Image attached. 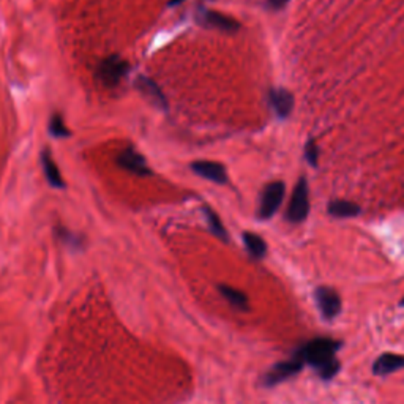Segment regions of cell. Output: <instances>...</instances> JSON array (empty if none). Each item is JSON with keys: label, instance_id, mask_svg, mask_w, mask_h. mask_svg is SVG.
<instances>
[{"label": "cell", "instance_id": "cell-1", "mask_svg": "<svg viewBox=\"0 0 404 404\" xmlns=\"http://www.w3.org/2000/svg\"><path fill=\"white\" fill-rule=\"evenodd\" d=\"M341 346V341L334 340V338L317 336L301 344L292 355L315 370L322 381H330L341 370V362L336 358V353Z\"/></svg>", "mask_w": 404, "mask_h": 404}, {"label": "cell", "instance_id": "cell-2", "mask_svg": "<svg viewBox=\"0 0 404 404\" xmlns=\"http://www.w3.org/2000/svg\"><path fill=\"white\" fill-rule=\"evenodd\" d=\"M310 213V190H308V182L305 177L298 179V182L292 190L291 202L288 206V210H286V220L289 223H302L306 218H308Z\"/></svg>", "mask_w": 404, "mask_h": 404}, {"label": "cell", "instance_id": "cell-3", "mask_svg": "<svg viewBox=\"0 0 404 404\" xmlns=\"http://www.w3.org/2000/svg\"><path fill=\"white\" fill-rule=\"evenodd\" d=\"M130 70L128 62L123 61L119 56H109L99 63L96 67V80H99L104 87L113 89L120 84L123 77L127 76Z\"/></svg>", "mask_w": 404, "mask_h": 404}, {"label": "cell", "instance_id": "cell-4", "mask_svg": "<svg viewBox=\"0 0 404 404\" xmlns=\"http://www.w3.org/2000/svg\"><path fill=\"white\" fill-rule=\"evenodd\" d=\"M305 368V365L298 360L297 357L291 355V358H286L273 365V367L267 371L263 377V384L265 387H275L278 384L291 379V377L297 376Z\"/></svg>", "mask_w": 404, "mask_h": 404}, {"label": "cell", "instance_id": "cell-5", "mask_svg": "<svg viewBox=\"0 0 404 404\" xmlns=\"http://www.w3.org/2000/svg\"><path fill=\"white\" fill-rule=\"evenodd\" d=\"M286 187L283 182H272V184L267 185L263 194H260V204H259V218L260 220H269L273 215L278 212L279 206L284 199Z\"/></svg>", "mask_w": 404, "mask_h": 404}, {"label": "cell", "instance_id": "cell-6", "mask_svg": "<svg viewBox=\"0 0 404 404\" xmlns=\"http://www.w3.org/2000/svg\"><path fill=\"white\" fill-rule=\"evenodd\" d=\"M315 301L325 321H334L341 313V297L330 286H317L315 289Z\"/></svg>", "mask_w": 404, "mask_h": 404}, {"label": "cell", "instance_id": "cell-7", "mask_svg": "<svg viewBox=\"0 0 404 404\" xmlns=\"http://www.w3.org/2000/svg\"><path fill=\"white\" fill-rule=\"evenodd\" d=\"M196 21L207 29H217L223 32H236L240 29V24L231 16H226L223 13L201 8L196 15Z\"/></svg>", "mask_w": 404, "mask_h": 404}, {"label": "cell", "instance_id": "cell-8", "mask_svg": "<svg viewBox=\"0 0 404 404\" xmlns=\"http://www.w3.org/2000/svg\"><path fill=\"white\" fill-rule=\"evenodd\" d=\"M117 165L134 175H141V177L152 174V169L149 168L144 156L133 147L125 149V151L117 156Z\"/></svg>", "mask_w": 404, "mask_h": 404}, {"label": "cell", "instance_id": "cell-9", "mask_svg": "<svg viewBox=\"0 0 404 404\" xmlns=\"http://www.w3.org/2000/svg\"><path fill=\"white\" fill-rule=\"evenodd\" d=\"M269 103L279 119H288V117L292 114V111H294L296 100H294V95H292V92H289L288 89L275 87V89H270Z\"/></svg>", "mask_w": 404, "mask_h": 404}, {"label": "cell", "instance_id": "cell-10", "mask_svg": "<svg viewBox=\"0 0 404 404\" xmlns=\"http://www.w3.org/2000/svg\"><path fill=\"white\" fill-rule=\"evenodd\" d=\"M404 370V355L395 354V353H384L373 362V371L374 376L386 377L389 374L398 373V371Z\"/></svg>", "mask_w": 404, "mask_h": 404}, {"label": "cell", "instance_id": "cell-11", "mask_svg": "<svg viewBox=\"0 0 404 404\" xmlns=\"http://www.w3.org/2000/svg\"><path fill=\"white\" fill-rule=\"evenodd\" d=\"M191 169L194 174H198L199 177L210 180L213 184L218 185H225L227 182V174H226V168L220 163L215 161H196L191 165Z\"/></svg>", "mask_w": 404, "mask_h": 404}, {"label": "cell", "instance_id": "cell-12", "mask_svg": "<svg viewBox=\"0 0 404 404\" xmlns=\"http://www.w3.org/2000/svg\"><path fill=\"white\" fill-rule=\"evenodd\" d=\"M136 87H138L139 92L144 95L149 101L153 103L156 108L160 109L168 108V100L165 94L161 92V89L156 86V82H153L151 77L139 76L138 80H136Z\"/></svg>", "mask_w": 404, "mask_h": 404}, {"label": "cell", "instance_id": "cell-13", "mask_svg": "<svg viewBox=\"0 0 404 404\" xmlns=\"http://www.w3.org/2000/svg\"><path fill=\"white\" fill-rule=\"evenodd\" d=\"M327 212L335 218H353L360 215L362 208L355 202L344 201V199H335L330 201L327 206Z\"/></svg>", "mask_w": 404, "mask_h": 404}, {"label": "cell", "instance_id": "cell-14", "mask_svg": "<svg viewBox=\"0 0 404 404\" xmlns=\"http://www.w3.org/2000/svg\"><path fill=\"white\" fill-rule=\"evenodd\" d=\"M42 163H43L44 175H46L49 184L54 188H63L65 184H63L62 174L61 171H58V166L56 165V161L52 160V155L48 149H44V151L42 152Z\"/></svg>", "mask_w": 404, "mask_h": 404}, {"label": "cell", "instance_id": "cell-15", "mask_svg": "<svg viewBox=\"0 0 404 404\" xmlns=\"http://www.w3.org/2000/svg\"><path fill=\"white\" fill-rule=\"evenodd\" d=\"M218 289L221 292V296H223L226 301L234 306V308L248 310V296H246L245 292L232 288V286H227V284H220Z\"/></svg>", "mask_w": 404, "mask_h": 404}, {"label": "cell", "instance_id": "cell-16", "mask_svg": "<svg viewBox=\"0 0 404 404\" xmlns=\"http://www.w3.org/2000/svg\"><path fill=\"white\" fill-rule=\"evenodd\" d=\"M244 244L246 251L250 253L253 259H263L267 254L265 240L254 232H244Z\"/></svg>", "mask_w": 404, "mask_h": 404}, {"label": "cell", "instance_id": "cell-17", "mask_svg": "<svg viewBox=\"0 0 404 404\" xmlns=\"http://www.w3.org/2000/svg\"><path fill=\"white\" fill-rule=\"evenodd\" d=\"M204 215H206L207 225H208V227H210L213 236H217L218 239L227 242V240H229V236H227L226 227L223 226V223H221V220L217 215V212H213L210 207H204Z\"/></svg>", "mask_w": 404, "mask_h": 404}, {"label": "cell", "instance_id": "cell-18", "mask_svg": "<svg viewBox=\"0 0 404 404\" xmlns=\"http://www.w3.org/2000/svg\"><path fill=\"white\" fill-rule=\"evenodd\" d=\"M49 132L54 138H68L70 136V130L65 127L62 117L58 114L52 115V119L49 122Z\"/></svg>", "mask_w": 404, "mask_h": 404}, {"label": "cell", "instance_id": "cell-19", "mask_svg": "<svg viewBox=\"0 0 404 404\" xmlns=\"http://www.w3.org/2000/svg\"><path fill=\"white\" fill-rule=\"evenodd\" d=\"M305 160L310 163L313 168H316L319 165V146L316 144L315 139H308V142L305 144Z\"/></svg>", "mask_w": 404, "mask_h": 404}, {"label": "cell", "instance_id": "cell-20", "mask_svg": "<svg viewBox=\"0 0 404 404\" xmlns=\"http://www.w3.org/2000/svg\"><path fill=\"white\" fill-rule=\"evenodd\" d=\"M58 237L62 239V242H65L67 245H71V246H80L81 245V239L80 237H76L75 234H71L70 231L67 229H58Z\"/></svg>", "mask_w": 404, "mask_h": 404}, {"label": "cell", "instance_id": "cell-21", "mask_svg": "<svg viewBox=\"0 0 404 404\" xmlns=\"http://www.w3.org/2000/svg\"><path fill=\"white\" fill-rule=\"evenodd\" d=\"M289 0H267V5L270 6L272 10H283L286 5H288Z\"/></svg>", "mask_w": 404, "mask_h": 404}, {"label": "cell", "instance_id": "cell-22", "mask_svg": "<svg viewBox=\"0 0 404 404\" xmlns=\"http://www.w3.org/2000/svg\"><path fill=\"white\" fill-rule=\"evenodd\" d=\"M182 2H185V0H169V5L171 6H175V5H179Z\"/></svg>", "mask_w": 404, "mask_h": 404}, {"label": "cell", "instance_id": "cell-23", "mask_svg": "<svg viewBox=\"0 0 404 404\" xmlns=\"http://www.w3.org/2000/svg\"><path fill=\"white\" fill-rule=\"evenodd\" d=\"M400 305H401V306H404V297L401 298V302H400Z\"/></svg>", "mask_w": 404, "mask_h": 404}]
</instances>
